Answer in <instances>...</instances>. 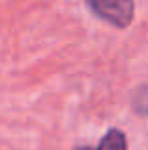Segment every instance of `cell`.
<instances>
[{
    "label": "cell",
    "mask_w": 148,
    "mask_h": 150,
    "mask_svg": "<svg viewBox=\"0 0 148 150\" xmlns=\"http://www.w3.org/2000/svg\"><path fill=\"white\" fill-rule=\"evenodd\" d=\"M85 2L97 17L116 29L129 27L135 17V0H85Z\"/></svg>",
    "instance_id": "6da1fadb"
},
{
    "label": "cell",
    "mask_w": 148,
    "mask_h": 150,
    "mask_svg": "<svg viewBox=\"0 0 148 150\" xmlns=\"http://www.w3.org/2000/svg\"><path fill=\"white\" fill-rule=\"evenodd\" d=\"M78 150H127V139L125 135H123V131H120V129L116 127H110L106 133H104V137L101 139L99 146H82Z\"/></svg>",
    "instance_id": "7a4b0ae2"
},
{
    "label": "cell",
    "mask_w": 148,
    "mask_h": 150,
    "mask_svg": "<svg viewBox=\"0 0 148 150\" xmlns=\"http://www.w3.org/2000/svg\"><path fill=\"white\" fill-rule=\"evenodd\" d=\"M131 105H133V110L137 114L148 118V86H142V88H139L137 91L133 93Z\"/></svg>",
    "instance_id": "3957f363"
}]
</instances>
